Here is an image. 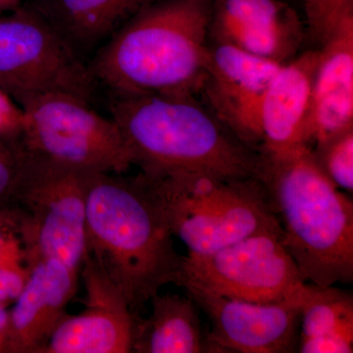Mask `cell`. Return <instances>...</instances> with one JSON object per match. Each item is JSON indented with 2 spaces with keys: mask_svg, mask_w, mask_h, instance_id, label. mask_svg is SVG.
I'll return each instance as SVG.
<instances>
[{
  "mask_svg": "<svg viewBox=\"0 0 353 353\" xmlns=\"http://www.w3.org/2000/svg\"><path fill=\"white\" fill-rule=\"evenodd\" d=\"M92 173L85 211L87 253L126 297L132 314L176 284L183 256L163 201L148 176Z\"/></svg>",
  "mask_w": 353,
  "mask_h": 353,
  "instance_id": "1",
  "label": "cell"
},
{
  "mask_svg": "<svg viewBox=\"0 0 353 353\" xmlns=\"http://www.w3.org/2000/svg\"><path fill=\"white\" fill-rule=\"evenodd\" d=\"M204 0L153 1L95 52L88 64L111 97H192L210 57Z\"/></svg>",
  "mask_w": 353,
  "mask_h": 353,
  "instance_id": "2",
  "label": "cell"
},
{
  "mask_svg": "<svg viewBox=\"0 0 353 353\" xmlns=\"http://www.w3.org/2000/svg\"><path fill=\"white\" fill-rule=\"evenodd\" d=\"M109 108L132 165L143 175L259 178L260 152L236 138L192 97H111Z\"/></svg>",
  "mask_w": 353,
  "mask_h": 353,
  "instance_id": "3",
  "label": "cell"
},
{
  "mask_svg": "<svg viewBox=\"0 0 353 353\" xmlns=\"http://www.w3.org/2000/svg\"><path fill=\"white\" fill-rule=\"evenodd\" d=\"M261 154L263 183L282 243L306 281L353 282V202L325 175L311 148Z\"/></svg>",
  "mask_w": 353,
  "mask_h": 353,
  "instance_id": "4",
  "label": "cell"
},
{
  "mask_svg": "<svg viewBox=\"0 0 353 353\" xmlns=\"http://www.w3.org/2000/svg\"><path fill=\"white\" fill-rule=\"evenodd\" d=\"M150 179L163 201L172 233L187 245L188 255L209 254L254 234L282 236L259 178L180 174Z\"/></svg>",
  "mask_w": 353,
  "mask_h": 353,
  "instance_id": "5",
  "label": "cell"
},
{
  "mask_svg": "<svg viewBox=\"0 0 353 353\" xmlns=\"http://www.w3.org/2000/svg\"><path fill=\"white\" fill-rule=\"evenodd\" d=\"M20 138L29 154L87 173H126L132 166L118 125L90 102L48 92L18 104Z\"/></svg>",
  "mask_w": 353,
  "mask_h": 353,
  "instance_id": "6",
  "label": "cell"
},
{
  "mask_svg": "<svg viewBox=\"0 0 353 353\" xmlns=\"http://www.w3.org/2000/svg\"><path fill=\"white\" fill-rule=\"evenodd\" d=\"M92 174L27 152L11 206L19 214L34 265L57 259L80 273L87 255L85 211Z\"/></svg>",
  "mask_w": 353,
  "mask_h": 353,
  "instance_id": "7",
  "label": "cell"
},
{
  "mask_svg": "<svg viewBox=\"0 0 353 353\" xmlns=\"http://www.w3.org/2000/svg\"><path fill=\"white\" fill-rule=\"evenodd\" d=\"M97 83L88 64L28 6L0 16V92L16 104L48 92L92 102Z\"/></svg>",
  "mask_w": 353,
  "mask_h": 353,
  "instance_id": "8",
  "label": "cell"
},
{
  "mask_svg": "<svg viewBox=\"0 0 353 353\" xmlns=\"http://www.w3.org/2000/svg\"><path fill=\"white\" fill-rule=\"evenodd\" d=\"M281 239L254 234L209 254L183 256L176 285L248 303L287 301L303 290L306 280Z\"/></svg>",
  "mask_w": 353,
  "mask_h": 353,
  "instance_id": "9",
  "label": "cell"
},
{
  "mask_svg": "<svg viewBox=\"0 0 353 353\" xmlns=\"http://www.w3.org/2000/svg\"><path fill=\"white\" fill-rule=\"evenodd\" d=\"M306 287L275 303L236 301L194 287L183 289L210 319L212 330L206 338L213 353H289L299 345Z\"/></svg>",
  "mask_w": 353,
  "mask_h": 353,
  "instance_id": "10",
  "label": "cell"
},
{
  "mask_svg": "<svg viewBox=\"0 0 353 353\" xmlns=\"http://www.w3.org/2000/svg\"><path fill=\"white\" fill-rule=\"evenodd\" d=\"M232 44L210 50L203 88L213 115L246 145L259 152L260 109L272 78L282 66Z\"/></svg>",
  "mask_w": 353,
  "mask_h": 353,
  "instance_id": "11",
  "label": "cell"
},
{
  "mask_svg": "<svg viewBox=\"0 0 353 353\" xmlns=\"http://www.w3.org/2000/svg\"><path fill=\"white\" fill-rule=\"evenodd\" d=\"M80 276L85 308L79 314L65 316L43 353L132 352L137 316L126 297L88 253Z\"/></svg>",
  "mask_w": 353,
  "mask_h": 353,
  "instance_id": "12",
  "label": "cell"
},
{
  "mask_svg": "<svg viewBox=\"0 0 353 353\" xmlns=\"http://www.w3.org/2000/svg\"><path fill=\"white\" fill-rule=\"evenodd\" d=\"M80 273L57 259L39 261L9 311L8 353H43L75 297Z\"/></svg>",
  "mask_w": 353,
  "mask_h": 353,
  "instance_id": "13",
  "label": "cell"
},
{
  "mask_svg": "<svg viewBox=\"0 0 353 353\" xmlns=\"http://www.w3.org/2000/svg\"><path fill=\"white\" fill-rule=\"evenodd\" d=\"M215 28L221 43L285 63L303 41L294 9L279 0H220Z\"/></svg>",
  "mask_w": 353,
  "mask_h": 353,
  "instance_id": "14",
  "label": "cell"
},
{
  "mask_svg": "<svg viewBox=\"0 0 353 353\" xmlns=\"http://www.w3.org/2000/svg\"><path fill=\"white\" fill-rule=\"evenodd\" d=\"M313 80L305 143L353 127V17L321 44Z\"/></svg>",
  "mask_w": 353,
  "mask_h": 353,
  "instance_id": "15",
  "label": "cell"
},
{
  "mask_svg": "<svg viewBox=\"0 0 353 353\" xmlns=\"http://www.w3.org/2000/svg\"><path fill=\"white\" fill-rule=\"evenodd\" d=\"M317 62L318 50L306 51L301 57L282 64L272 78L260 109L259 152H282L306 145V129Z\"/></svg>",
  "mask_w": 353,
  "mask_h": 353,
  "instance_id": "16",
  "label": "cell"
},
{
  "mask_svg": "<svg viewBox=\"0 0 353 353\" xmlns=\"http://www.w3.org/2000/svg\"><path fill=\"white\" fill-rule=\"evenodd\" d=\"M154 0H32L28 4L83 58Z\"/></svg>",
  "mask_w": 353,
  "mask_h": 353,
  "instance_id": "17",
  "label": "cell"
},
{
  "mask_svg": "<svg viewBox=\"0 0 353 353\" xmlns=\"http://www.w3.org/2000/svg\"><path fill=\"white\" fill-rule=\"evenodd\" d=\"M152 312L137 316L132 352H213L201 328L196 303L188 294H157L152 299Z\"/></svg>",
  "mask_w": 353,
  "mask_h": 353,
  "instance_id": "18",
  "label": "cell"
},
{
  "mask_svg": "<svg viewBox=\"0 0 353 353\" xmlns=\"http://www.w3.org/2000/svg\"><path fill=\"white\" fill-rule=\"evenodd\" d=\"M299 340L327 334H353V296L334 285L307 284L301 311Z\"/></svg>",
  "mask_w": 353,
  "mask_h": 353,
  "instance_id": "19",
  "label": "cell"
},
{
  "mask_svg": "<svg viewBox=\"0 0 353 353\" xmlns=\"http://www.w3.org/2000/svg\"><path fill=\"white\" fill-rule=\"evenodd\" d=\"M31 252L26 241L19 214L12 206L0 210V303L15 301L32 269Z\"/></svg>",
  "mask_w": 353,
  "mask_h": 353,
  "instance_id": "20",
  "label": "cell"
},
{
  "mask_svg": "<svg viewBox=\"0 0 353 353\" xmlns=\"http://www.w3.org/2000/svg\"><path fill=\"white\" fill-rule=\"evenodd\" d=\"M311 148L320 169L339 188L353 190V127L323 139Z\"/></svg>",
  "mask_w": 353,
  "mask_h": 353,
  "instance_id": "21",
  "label": "cell"
},
{
  "mask_svg": "<svg viewBox=\"0 0 353 353\" xmlns=\"http://www.w3.org/2000/svg\"><path fill=\"white\" fill-rule=\"evenodd\" d=\"M26 160L20 134L0 132V210L11 206Z\"/></svg>",
  "mask_w": 353,
  "mask_h": 353,
  "instance_id": "22",
  "label": "cell"
},
{
  "mask_svg": "<svg viewBox=\"0 0 353 353\" xmlns=\"http://www.w3.org/2000/svg\"><path fill=\"white\" fill-rule=\"evenodd\" d=\"M304 6L311 36L320 44L353 17V0H304Z\"/></svg>",
  "mask_w": 353,
  "mask_h": 353,
  "instance_id": "23",
  "label": "cell"
},
{
  "mask_svg": "<svg viewBox=\"0 0 353 353\" xmlns=\"http://www.w3.org/2000/svg\"><path fill=\"white\" fill-rule=\"evenodd\" d=\"M297 350L301 353H352L353 334H334L301 339Z\"/></svg>",
  "mask_w": 353,
  "mask_h": 353,
  "instance_id": "24",
  "label": "cell"
},
{
  "mask_svg": "<svg viewBox=\"0 0 353 353\" xmlns=\"http://www.w3.org/2000/svg\"><path fill=\"white\" fill-rule=\"evenodd\" d=\"M21 113L18 106L11 103V99L0 92V132L20 134Z\"/></svg>",
  "mask_w": 353,
  "mask_h": 353,
  "instance_id": "25",
  "label": "cell"
},
{
  "mask_svg": "<svg viewBox=\"0 0 353 353\" xmlns=\"http://www.w3.org/2000/svg\"><path fill=\"white\" fill-rule=\"evenodd\" d=\"M9 311L0 303V353H8Z\"/></svg>",
  "mask_w": 353,
  "mask_h": 353,
  "instance_id": "26",
  "label": "cell"
},
{
  "mask_svg": "<svg viewBox=\"0 0 353 353\" xmlns=\"http://www.w3.org/2000/svg\"><path fill=\"white\" fill-rule=\"evenodd\" d=\"M22 0H0V16L13 12L21 7Z\"/></svg>",
  "mask_w": 353,
  "mask_h": 353,
  "instance_id": "27",
  "label": "cell"
}]
</instances>
